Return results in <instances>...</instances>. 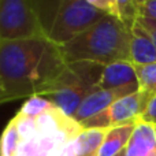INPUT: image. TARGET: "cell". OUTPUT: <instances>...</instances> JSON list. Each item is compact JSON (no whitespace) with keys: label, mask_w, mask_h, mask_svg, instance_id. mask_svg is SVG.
Segmentation results:
<instances>
[{"label":"cell","mask_w":156,"mask_h":156,"mask_svg":"<svg viewBox=\"0 0 156 156\" xmlns=\"http://www.w3.org/2000/svg\"><path fill=\"white\" fill-rule=\"evenodd\" d=\"M125 156H156V125L144 121L136 122Z\"/></svg>","instance_id":"30bf717a"},{"label":"cell","mask_w":156,"mask_h":156,"mask_svg":"<svg viewBox=\"0 0 156 156\" xmlns=\"http://www.w3.org/2000/svg\"><path fill=\"white\" fill-rule=\"evenodd\" d=\"M134 89H100L96 88L92 93L83 99L81 105L78 107L77 112L74 114L73 118L78 123H83L85 121L96 116L97 114L103 112L105 108H108L112 103L127 94L134 93Z\"/></svg>","instance_id":"52a82bcc"},{"label":"cell","mask_w":156,"mask_h":156,"mask_svg":"<svg viewBox=\"0 0 156 156\" xmlns=\"http://www.w3.org/2000/svg\"><path fill=\"white\" fill-rule=\"evenodd\" d=\"M140 121L156 125V96H154L151 100H149L148 105H147L145 111H144L143 115H141Z\"/></svg>","instance_id":"d6986e66"},{"label":"cell","mask_w":156,"mask_h":156,"mask_svg":"<svg viewBox=\"0 0 156 156\" xmlns=\"http://www.w3.org/2000/svg\"><path fill=\"white\" fill-rule=\"evenodd\" d=\"M137 21L140 22L144 26V29L149 33V36L152 37V40H154V43L156 45V21L155 19H149V18H143V16H140Z\"/></svg>","instance_id":"44dd1931"},{"label":"cell","mask_w":156,"mask_h":156,"mask_svg":"<svg viewBox=\"0 0 156 156\" xmlns=\"http://www.w3.org/2000/svg\"><path fill=\"white\" fill-rule=\"evenodd\" d=\"M21 136L18 133L16 125L14 118L8 122L5 126L4 133L2 137V156H16L19 148H21Z\"/></svg>","instance_id":"5bb4252c"},{"label":"cell","mask_w":156,"mask_h":156,"mask_svg":"<svg viewBox=\"0 0 156 156\" xmlns=\"http://www.w3.org/2000/svg\"><path fill=\"white\" fill-rule=\"evenodd\" d=\"M97 88L138 90V80L134 65L130 60H118L104 66L97 82Z\"/></svg>","instance_id":"ba28073f"},{"label":"cell","mask_w":156,"mask_h":156,"mask_svg":"<svg viewBox=\"0 0 156 156\" xmlns=\"http://www.w3.org/2000/svg\"><path fill=\"white\" fill-rule=\"evenodd\" d=\"M136 2V4H137V7L140 8L141 5H144V4H147V3H149V2H152V0H134Z\"/></svg>","instance_id":"7402d4cb"},{"label":"cell","mask_w":156,"mask_h":156,"mask_svg":"<svg viewBox=\"0 0 156 156\" xmlns=\"http://www.w3.org/2000/svg\"><path fill=\"white\" fill-rule=\"evenodd\" d=\"M151 99L152 96L147 94L145 92L137 90L116 100L103 112L97 114L96 116L88 119L81 125L83 129H89V127L111 129L115 126H122V125L136 123L137 121H140Z\"/></svg>","instance_id":"8992f818"},{"label":"cell","mask_w":156,"mask_h":156,"mask_svg":"<svg viewBox=\"0 0 156 156\" xmlns=\"http://www.w3.org/2000/svg\"><path fill=\"white\" fill-rule=\"evenodd\" d=\"M130 60L134 66L156 62V45L138 21L130 27Z\"/></svg>","instance_id":"9c48e42d"},{"label":"cell","mask_w":156,"mask_h":156,"mask_svg":"<svg viewBox=\"0 0 156 156\" xmlns=\"http://www.w3.org/2000/svg\"><path fill=\"white\" fill-rule=\"evenodd\" d=\"M51 107H54V103L49 101L48 99H45L43 96H33L23 103L21 110L18 111V114L22 116L37 118V116H40L41 114L45 112Z\"/></svg>","instance_id":"9a60e30c"},{"label":"cell","mask_w":156,"mask_h":156,"mask_svg":"<svg viewBox=\"0 0 156 156\" xmlns=\"http://www.w3.org/2000/svg\"><path fill=\"white\" fill-rule=\"evenodd\" d=\"M118 156H125V151H123V152H122V154H121V155H118Z\"/></svg>","instance_id":"603a6c76"},{"label":"cell","mask_w":156,"mask_h":156,"mask_svg":"<svg viewBox=\"0 0 156 156\" xmlns=\"http://www.w3.org/2000/svg\"><path fill=\"white\" fill-rule=\"evenodd\" d=\"M14 121H15L16 129H18V133H19V136H21L22 143L30 140V138L36 137V136L38 134L36 118L22 116V115H19V114H16V115L14 116Z\"/></svg>","instance_id":"2e32d148"},{"label":"cell","mask_w":156,"mask_h":156,"mask_svg":"<svg viewBox=\"0 0 156 156\" xmlns=\"http://www.w3.org/2000/svg\"><path fill=\"white\" fill-rule=\"evenodd\" d=\"M149 18V19H155L156 21V0L147 3V4L141 5L138 8V18Z\"/></svg>","instance_id":"ffe728a7"},{"label":"cell","mask_w":156,"mask_h":156,"mask_svg":"<svg viewBox=\"0 0 156 156\" xmlns=\"http://www.w3.org/2000/svg\"><path fill=\"white\" fill-rule=\"evenodd\" d=\"M107 132L108 129L103 127L83 129L77 137L80 145V156H97Z\"/></svg>","instance_id":"7c38bea8"},{"label":"cell","mask_w":156,"mask_h":156,"mask_svg":"<svg viewBox=\"0 0 156 156\" xmlns=\"http://www.w3.org/2000/svg\"><path fill=\"white\" fill-rule=\"evenodd\" d=\"M60 49L67 63L90 62L107 66L118 60H130V27L121 19L107 15Z\"/></svg>","instance_id":"7a4b0ae2"},{"label":"cell","mask_w":156,"mask_h":156,"mask_svg":"<svg viewBox=\"0 0 156 156\" xmlns=\"http://www.w3.org/2000/svg\"><path fill=\"white\" fill-rule=\"evenodd\" d=\"M66 66L60 47L48 37L0 41V101L44 96Z\"/></svg>","instance_id":"6da1fadb"},{"label":"cell","mask_w":156,"mask_h":156,"mask_svg":"<svg viewBox=\"0 0 156 156\" xmlns=\"http://www.w3.org/2000/svg\"><path fill=\"white\" fill-rule=\"evenodd\" d=\"M107 14L90 5L86 0H60L49 26L47 37L62 47L97 23Z\"/></svg>","instance_id":"277c9868"},{"label":"cell","mask_w":156,"mask_h":156,"mask_svg":"<svg viewBox=\"0 0 156 156\" xmlns=\"http://www.w3.org/2000/svg\"><path fill=\"white\" fill-rule=\"evenodd\" d=\"M136 123H127L108 129L97 156H118L126 149Z\"/></svg>","instance_id":"8fae6325"},{"label":"cell","mask_w":156,"mask_h":156,"mask_svg":"<svg viewBox=\"0 0 156 156\" xmlns=\"http://www.w3.org/2000/svg\"><path fill=\"white\" fill-rule=\"evenodd\" d=\"M138 80V90L156 96V62L144 66H134Z\"/></svg>","instance_id":"4fadbf2b"},{"label":"cell","mask_w":156,"mask_h":156,"mask_svg":"<svg viewBox=\"0 0 156 156\" xmlns=\"http://www.w3.org/2000/svg\"><path fill=\"white\" fill-rule=\"evenodd\" d=\"M119 11H121L122 21L126 26L132 27L138 19V7L134 0H118Z\"/></svg>","instance_id":"e0dca14e"},{"label":"cell","mask_w":156,"mask_h":156,"mask_svg":"<svg viewBox=\"0 0 156 156\" xmlns=\"http://www.w3.org/2000/svg\"><path fill=\"white\" fill-rule=\"evenodd\" d=\"M86 2H88L90 5H93L94 8L100 10L101 12L107 14V15H110V16H114V18H118L122 21L118 0H86Z\"/></svg>","instance_id":"ac0fdd59"},{"label":"cell","mask_w":156,"mask_h":156,"mask_svg":"<svg viewBox=\"0 0 156 156\" xmlns=\"http://www.w3.org/2000/svg\"><path fill=\"white\" fill-rule=\"evenodd\" d=\"M47 37L33 0H0V41Z\"/></svg>","instance_id":"5b68a950"},{"label":"cell","mask_w":156,"mask_h":156,"mask_svg":"<svg viewBox=\"0 0 156 156\" xmlns=\"http://www.w3.org/2000/svg\"><path fill=\"white\" fill-rule=\"evenodd\" d=\"M103 69L104 66L90 62L67 63L43 97L52 101L67 115L74 116L83 99L97 88Z\"/></svg>","instance_id":"3957f363"}]
</instances>
